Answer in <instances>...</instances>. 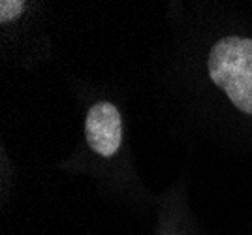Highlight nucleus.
Returning a JSON list of instances; mask_svg holds the SVG:
<instances>
[{
    "label": "nucleus",
    "mask_w": 252,
    "mask_h": 235,
    "mask_svg": "<svg viewBox=\"0 0 252 235\" xmlns=\"http://www.w3.org/2000/svg\"><path fill=\"white\" fill-rule=\"evenodd\" d=\"M25 10H27L25 2H8V0H4V2H0V19H2V23L15 21L21 13H25Z\"/></svg>",
    "instance_id": "7ed1b4c3"
},
{
    "label": "nucleus",
    "mask_w": 252,
    "mask_h": 235,
    "mask_svg": "<svg viewBox=\"0 0 252 235\" xmlns=\"http://www.w3.org/2000/svg\"><path fill=\"white\" fill-rule=\"evenodd\" d=\"M87 145L100 156H113L123 143V118L121 111L111 102H96L85 117Z\"/></svg>",
    "instance_id": "f03ea898"
},
{
    "label": "nucleus",
    "mask_w": 252,
    "mask_h": 235,
    "mask_svg": "<svg viewBox=\"0 0 252 235\" xmlns=\"http://www.w3.org/2000/svg\"><path fill=\"white\" fill-rule=\"evenodd\" d=\"M207 72L235 109L252 117V38L224 36L211 45Z\"/></svg>",
    "instance_id": "f257e3e1"
}]
</instances>
